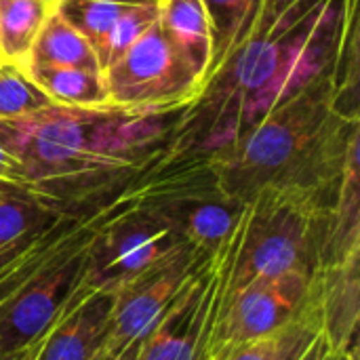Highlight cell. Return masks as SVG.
<instances>
[{
	"label": "cell",
	"instance_id": "obj_10",
	"mask_svg": "<svg viewBox=\"0 0 360 360\" xmlns=\"http://www.w3.org/2000/svg\"><path fill=\"white\" fill-rule=\"evenodd\" d=\"M211 257L188 249L162 268L118 289L114 293L105 352L114 360H137L146 340L160 325L181 291L209 266Z\"/></svg>",
	"mask_w": 360,
	"mask_h": 360
},
{
	"label": "cell",
	"instance_id": "obj_28",
	"mask_svg": "<svg viewBox=\"0 0 360 360\" xmlns=\"http://www.w3.org/2000/svg\"><path fill=\"white\" fill-rule=\"evenodd\" d=\"M38 2H42V4H46V6H51V8H55L59 0H38Z\"/></svg>",
	"mask_w": 360,
	"mask_h": 360
},
{
	"label": "cell",
	"instance_id": "obj_11",
	"mask_svg": "<svg viewBox=\"0 0 360 360\" xmlns=\"http://www.w3.org/2000/svg\"><path fill=\"white\" fill-rule=\"evenodd\" d=\"M114 293L84 285L57 321L27 348L30 360H93L110 335Z\"/></svg>",
	"mask_w": 360,
	"mask_h": 360
},
{
	"label": "cell",
	"instance_id": "obj_1",
	"mask_svg": "<svg viewBox=\"0 0 360 360\" xmlns=\"http://www.w3.org/2000/svg\"><path fill=\"white\" fill-rule=\"evenodd\" d=\"M352 0H264L240 46L181 114L154 167L209 165L274 105L331 76Z\"/></svg>",
	"mask_w": 360,
	"mask_h": 360
},
{
	"label": "cell",
	"instance_id": "obj_26",
	"mask_svg": "<svg viewBox=\"0 0 360 360\" xmlns=\"http://www.w3.org/2000/svg\"><path fill=\"white\" fill-rule=\"evenodd\" d=\"M0 360H30V350H19V352H11V354H0Z\"/></svg>",
	"mask_w": 360,
	"mask_h": 360
},
{
	"label": "cell",
	"instance_id": "obj_17",
	"mask_svg": "<svg viewBox=\"0 0 360 360\" xmlns=\"http://www.w3.org/2000/svg\"><path fill=\"white\" fill-rule=\"evenodd\" d=\"M27 65H65L101 72L91 42L78 30H74L57 11H53L44 19L30 49L25 68Z\"/></svg>",
	"mask_w": 360,
	"mask_h": 360
},
{
	"label": "cell",
	"instance_id": "obj_15",
	"mask_svg": "<svg viewBox=\"0 0 360 360\" xmlns=\"http://www.w3.org/2000/svg\"><path fill=\"white\" fill-rule=\"evenodd\" d=\"M23 72L53 105L78 110H105L108 91L101 72L65 65H27Z\"/></svg>",
	"mask_w": 360,
	"mask_h": 360
},
{
	"label": "cell",
	"instance_id": "obj_18",
	"mask_svg": "<svg viewBox=\"0 0 360 360\" xmlns=\"http://www.w3.org/2000/svg\"><path fill=\"white\" fill-rule=\"evenodd\" d=\"M262 2L264 0H202L213 42L207 80L247 38L259 15Z\"/></svg>",
	"mask_w": 360,
	"mask_h": 360
},
{
	"label": "cell",
	"instance_id": "obj_7",
	"mask_svg": "<svg viewBox=\"0 0 360 360\" xmlns=\"http://www.w3.org/2000/svg\"><path fill=\"white\" fill-rule=\"evenodd\" d=\"M108 103L127 112H171L194 103L202 80L169 44L158 21L108 70Z\"/></svg>",
	"mask_w": 360,
	"mask_h": 360
},
{
	"label": "cell",
	"instance_id": "obj_27",
	"mask_svg": "<svg viewBox=\"0 0 360 360\" xmlns=\"http://www.w3.org/2000/svg\"><path fill=\"white\" fill-rule=\"evenodd\" d=\"M93 360H114V359H112V356H110L105 350H101V352H99V354H97V356H95Z\"/></svg>",
	"mask_w": 360,
	"mask_h": 360
},
{
	"label": "cell",
	"instance_id": "obj_22",
	"mask_svg": "<svg viewBox=\"0 0 360 360\" xmlns=\"http://www.w3.org/2000/svg\"><path fill=\"white\" fill-rule=\"evenodd\" d=\"M49 105L46 95L30 80L23 68L11 63L0 65V120L27 116Z\"/></svg>",
	"mask_w": 360,
	"mask_h": 360
},
{
	"label": "cell",
	"instance_id": "obj_29",
	"mask_svg": "<svg viewBox=\"0 0 360 360\" xmlns=\"http://www.w3.org/2000/svg\"><path fill=\"white\" fill-rule=\"evenodd\" d=\"M356 356H359V350H356V352H350L348 356H344V359L340 360H356Z\"/></svg>",
	"mask_w": 360,
	"mask_h": 360
},
{
	"label": "cell",
	"instance_id": "obj_21",
	"mask_svg": "<svg viewBox=\"0 0 360 360\" xmlns=\"http://www.w3.org/2000/svg\"><path fill=\"white\" fill-rule=\"evenodd\" d=\"M156 21H158V0L141 2V4L127 8L118 17V21L110 27V32L95 46V55H97L101 74L114 61H118Z\"/></svg>",
	"mask_w": 360,
	"mask_h": 360
},
{
	"label": "cell",
	"instance_id": "obj_9",
	"mask_svg": "<svg viewBox=\"0 0 360 360\" xmlns=\"http://www.w3.org/2000/svg\"><path fill=\"white\" fill-rule=\"evenodd\" d=\"M238 228L234 236L217 253H213L209 266L181 291L160 325L141 346L137 360L207 359V348L236 251Z\"/></svg>",
	"mask_w": 360,
	"mask_h": 360
},
{
	"label": "cell",
	"instance_id": "obj_25",
	"mask_svg": "<svg viewBox=\"0 0 360 360\" xmlns=\"http://www.w3.org/2000/svg\"><path fill=\"white\" fill-rule=\"evenodd\" d=\"M0 186L2 188H30L21 165L2 146H0ZM30 190H34V188H30Z\"/></svg>",
	"mask_w": 360,
	"mask_h": 360
},
{
	"label": "cell",
	"instance_id": "obj_14",
	"mask_svg": "<svg viewBox=\"0 0 360 360\" xmlns=\"http://www.w3.org/2000/svg\"><path fill=\"white\" fill-rule=\"evenodd\" d=\"M158 25L169 44L207 82L211 65V25L202 0H158Z\"/></svg>",
	"mask_w": 360,
	"mask_h": 360
},
{
	"label": "cell",
	"instance_id": "obj_23",
	"mask_svg": "<svg viewBox=\"0 0 360 360\" xmlns=\"http://www.w3.org/2000/svg\"><path fill=\"white\" fill-rule=\"evenodd\" d=\"M321 325V319H319V312L316 314H310L306 319H300L295 321L293 325L285 327L283 331L274 333V335H268V338H262L257 342H251V344H245L240 346L238 350H234L230 356H226L224 360H278V356L289 348V344L310 325Z\"/></svg>",
	"mask_w": 360,
	"mask_h": 360
},
{
	"label": "cell",
	"instance_id": "obj_20",
	"mask_svg": "<svg viewBox=\"0 0 360 360\" xmlns=\"http://www.w3.org/2000/svg\"><path fill=\"white\" fill-rule=\"evenodd\" d=\"M141 2L156 0H59L55 11L95 49L99 40L110 32V27L118 21V17L127 8Z\"/></svg>",
	"mask_w": 360,
	"mask_h": 360
},
{
	"label": "cell",
	"instance_id": "obj_19",
	"mask_svg": "<svg viewBox=\"0 0 360 360\" xmlns=\"http://www.w3.org/2000/svg\"><path fill=\"white\" fill-rule=\"evenodd\" d=\"M53 11L38 0H0V53L4 63L25 68L30 49Z\"/></svg>",
	"mask_w": 360,
	"mask_h": 360
},
{
	"label": "cell",
	"instance_id": "obj_8",
	"mask_svg": "<svg viewBox=\"0 0 360 360\" xmlns=\"http://www.w3.org/2000/svg\"><path fill=\"white\" fill-rule=\"evenodd\" d=\"M95 236L46 262L0 302V354L30 348L70 306L86 285L89 249Z\"/></svg>",
	"mask_w": 360,
	"mask_h": 360
},
{
	"label": "cell",
	"instance_id": "obj_13",
	"mask_svg": "<svg viewBox=\"0 0 360 360\" xmlns=\"http://www.w3.org/2000/svg\"><path fill=\"white\" fill-rule=\"evenodd\" d=\"M70 207L30 188L0 190V274L23 255Z\"/></svg>",
	"mask_w": 360,
	"mask_h": 360
},
{
	"label": "cell",
	"instance_id": "obj_30",
	"mask_svg": "<svg viewBox=\"0 0 360 360\" xmlns=\"http://www.w3.org/2000/svg\"><path fill=\"white\" fill-rule=\"evenodd\" d=\"M0 65H4V59H2V53H0Z\"/></svg>",
	"mask_w": 360,
	"mask_h": 360
},
{
	"label": "cell",
	"instance_id": "obj_6",
	"mask_svg": "<svg viewBox=\"0 0 360 360\" xmlns=\"http://www.w3.org/2000/svg\"><path fill=\"white\" fill-rule=\"evenodd\" d=\"M319 312V278L266 276L228 289L215 319L205 360H224L245 344L274 335Z\"/></svg>",
	"mask_w": 360,
	"mask_h": 360
},
{
	"label": "cell",
	"instance_id": "obj_2",
	"mask_svg": "<svg viewBox=\"0 0 360 360\" xmlns=\"http://www.w3.org/2000/svg\"><path fill=\"white\" fill-rule=\"evenodd\" d=\"M360 120L333 108L331 76L274 105L228 154L209 162L217 188L238 202L264 190L304 192L335 202Z\"/></svg>",
	"mask_w": 360,
	"mask_h": 360
},
{
	"label": "cell",
	"instance_id": "obj_3",
	"mask_svg": "<svg viewBox=\"0 0 360 360\" xmlns=\"http://www.w3.org/2000/svg\"><path fill=\"white\" fill-rule=\"evenodd\" d=\"M108 110V108H105ZM105 110L49 105L0 120V146L21 165L30 188L70 209L116 198L135 171L93 150V127Z\"/></svg>",
	"mask_w": 360,
	"mask_h": 360
},
{
	"label": "cell",
	"instance_id": "obj_12",
	"mask_svg": "<svg viewBox=\"0 0 360 360\" xmlns=\"http://www.w3.org/2000/svg\"><path fill=\"white\" fill-rule=\"evenodd\" d=\"M359 262L354 255L329 266L319 276V319L321 333L338 356L356 352L359 331Z\"/></svg>",
	"mask_w": 360,
	"mask_h": 360
},
{
	"label": "cell",
	"instance_id": "obj_4",
	"mask_svg": "<svg viewBox=\"0 0 360 360\" xmlns=\"http://www.w3.org/2000/svg\"><path fill=\"white\" fill-rule=\"evenodd\" d=\"M331 209L333 202L304 192L255 194L240 219L228 289L283 274L319 278L327 268Z\"/></svg>",
	"mask_w": 360,
	"mask_h": 360
},
{
	"label": "cell",
	"instance_id": "obj_31",
	"mask_svg": "<svg viewBox=\"0 0 360 360\" xmlns=\"http://www.w3.org/2000/svg\"><path fill=\"white\" fill-rule=\"evenodd\" d=\"M0 190H2V186H0Z\"/></svg>",
	"mask_w": 360,
	"mask_h": 360
},
{
	"label": "cell",
	"instance_id": "obj_5",
	"mask_svg": "<svg viewBox=\"0 0 360 360\" xmlns=\"http://www.w3.org/2000/svg\"><path fill=\"white\" fill-rule=\"evenodd\" d=\"M192 249L181 234L127 186V200L89 249L86 285L116 293Z\"/></svg>",
	"mask_w": 360,
	"mask_h": 360
},
{
	"label": "cell",
	"instance_id": "obj_24",
	"mask_svg": "<svg viewBox=\"0 0 360 360\" xmlns=\"http://www.w3.org/2000/svg\"><path fill=\"white\" fill-rule=\"evenodd\" d=\"M344 356H338L327 340L321 333V325H310L306 327L291 344L289 348L278 356V360H340Z\"/></svg>",
	"mask_w": 360,
	"mask_h": 360
},
{
	"label": "cell",
	"instance_id": "obj_16",
	"mask_svg": "<svg viewBox=\"0 0 360 360\" xmlns=\"http://www.w3.org/2000/svg\"><path fill=\"white\" fill-rule=\"evenodd\" d=\"M359 146L350 148L344 175L329 219L327 268L360 255V188H359Z\"/></svg>",
	"mask_w": 360,
	"mask_h": 360
}]
</instances>
